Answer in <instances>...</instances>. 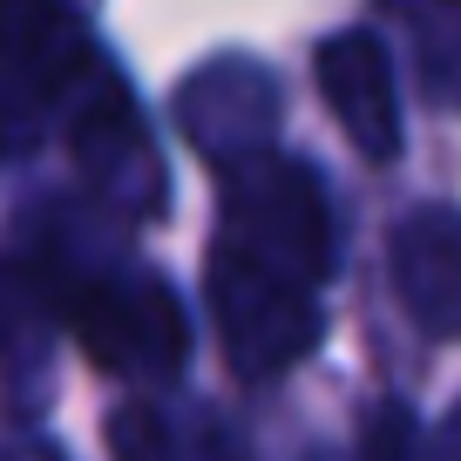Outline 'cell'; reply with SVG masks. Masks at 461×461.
I'll return each mask as SVG.
<instances>
[{"label":"cell","mask_w":461,"mask_h":461,"mask_svg":"<svg viewBox=\"0 0 461 461\" xmlns=\"http://www.w3.org/2000/svg\"><path fill=\"white\" fill-rule=\"evenodd\" d=\"M109 455L115 461H176L170 428L157 407H115L109 414Z\"/></svg>","instance_id":"cell-7"},{"label":"cell","mask_w":461,"mask_h":461,"mask_svg":"<svg viewBox=\"0 0 461 461\" xmlns=\"http://www.w3.org/2000/svg\"><path fill=\"white\" fill-rule=\"evenodd\" d=\"M319 461H339V455H319Z\"/></svg>","instance_id":"cell-11"},{"label":"cell","mask_w":461,"mask_h":461,"mask_svg":"<svg viewBox=\"0 0 461 461\" xmlns=\"http://www.w3.org/2000/svg\"><path fill=\"white\" fill-rule=\"evenodd\" d=\"M319 88H326L332 115L346 122V136L374 163H387L393 149H401L393 68H387V48H380L374 34H332V41L319 48Z\"/></svg>","instance_id":"cell-4"},{"label":"cell","mask_w":461,"mask_h":461,"mask_svg":"<svg viewBox=\"0 0 461 461\" xmlns=\"http://www.w3.org/2000/svg\"><path fill=\"white\" fill-rule=\"evenodd\" d=\"M360 461H434V455H428L420 428L401 414V407H380L374 428H366V441H360Z\"/></svg>","instance_id":"cell-8"},{"label":"cell","mask_w":461,"mask_h":461,"mask_svg":"<svg viewBox=\"0 0 461 461\" xmlns=\"http://www.w3.org/2000/svg\"><path fill=\"white\" fill-rule=\"evenodd\" d=\"M61 319L109 374H176L184 312L157 278H82L61 292Z\"/></svg>","instance_id":"cell-2"},{"label":"cell","mask_w":461,"mask_h":461,"mask_svg":"<svg viewBox=\"0 0 461 461\" xmlns=\"http://www.w3.org/2000/svg\"><path fill=\"white\" fill-rule=\"evenodd\" d=\"M217 251L251 265V272H272L285 285L312 292L332 265V224H326L319 176L299 170V163L258 170V184L245 197H230V224H224V245Z\"/></svg>","instance_id":"cell-1"},{"label":"cell","mask_w":461,"mask_h":461,"mask_svg":"<svg viewBox=\"0 0 461 461\" xmlns=\"http://www.w3.org/2000/svg\"><path fill=\"white\" fill-rule=\"evenodd\" d=\"M0 461H61L55 447H0Z\"/></svg>","instance_id":"cell-9"},{"label":"cell","mask_w":461,"mask_h":461,"mask_svg":"<svg viewBox=\"0 0 461 461\" xmlns=\"http://www.w3.org/2000/svg\"><path fill=\"white\" fill-rule=\"evenodd\" d=\"M393 285H401V305L420 326L455 339L461 332V217L420 211L393 230Z\"/></svg>","instance_id":"cell-5"},{"label":"cell","mask_w":461,"mask_h":461,"mask_svg":"<svg viewBox=\"0 0 461 461\" xmlns=\"http://www.w3.org/2000/svg\"><path fill=\"white\" fill-rule=\"evenodd\" d=\"M0 61L28 88H68L88 68V48L61 0H0Z\"/></svg>","instance_id":"cell-6"},{"label":"cell","mask_w":461,"mask_h":461,"mask_svg":"<svg viewBox=\"0 0 461 461\" xmlns=\"http://www.w3.org/2000/svg\"><path fill=\"white\" fill-rule=\"evenodd\" d=\"M211 305H217V332H224L230 366L251 374V380L292 366L305 346L319 339L312 292L285 285V278H272V272H251V265L224 258V251H217V265H211Z\"/></svg>","instance_id":"cell-3"},{"label":"cell","mask_w":461,"mask_h":461,"mask_svg":"<svg viewBox=\"0 0 461 461\" xmlns=\"http://www.w3.org/2000/svg\"><path fill=\"white\" fill-rule=\"evenodd\" d=\"M447 461H461V407H455V420H447Z\"/></svg>","instance_id":"cell-10"}]
</instances>
